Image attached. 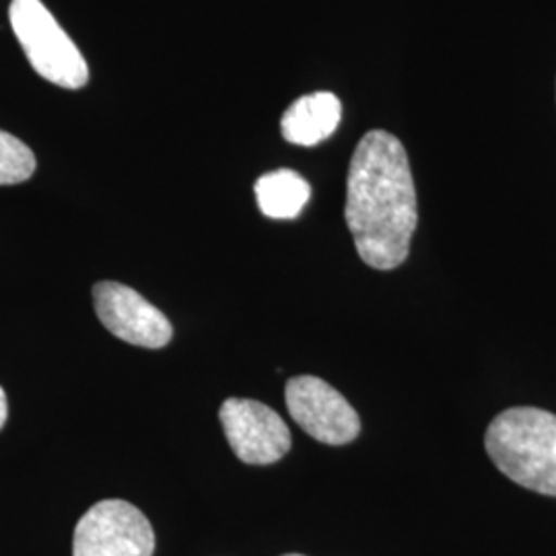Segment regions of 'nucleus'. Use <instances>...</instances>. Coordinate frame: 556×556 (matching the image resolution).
I'll use <instances>...</instances> for the list:
<instances>
[{"instance_id": "f257e3e1", "label": "nucleus", "mask_w": 556, "mask_h": 556, "mask_svg": "<svg viewBox=\"0 0 556 556\" xmlns=\"http://www.w3.org/2000/svg\"><path fill=\"white\" fill-rule=\"evenodd\" d=\"M344 219L361 260L394 270L410 254L417 231V188L404 144L386 130L358 140L346 178Z\"/></svg>"}, {"instance_id": "f03ea898", "label": "nucleus", "mask_w": 556, "mask_h": 556, "mask_svg": "<svg viewBox=\"0 0 556 556\" xmlns=\"http://www.w3.org/2000/svg\"><path fill=\"white\" fill-rule=\"evenodd\" d=\"M486 454L516 484L556 497V415L519 406L489 425Z\"/></svg>"}, {"instance_id": "7ed1b4c3", "label": "nucleus", "mask_w": 556, "mask_h": 556, "mask_svg": "<svg viewBox=\"0 0 556 556\" xmlns=\"http://www.w3.org/2000/svg\"><path fill=\"white\" fill-rule=\"evenodd\" d=\"M9 20L25 56L40 77L62 89L87 85V60L41 0H13Z\"/></svg>"}, {"instance_id": "20e7f679", "label": "nucleus", "mask_w": 556, "mask_h": 556, "mask_svg": "<svg viewBox=\"0 0 556 556\" xmlns=\"http://www.w3.org/2000/svg\"><path fill=\"white\" fill-rule=\"evenodd\" d=\"M155 532L132 503L105 498L80 517L73 556H153Z\"/></svg>"}, {"instance_id": "39448f33", "label": "nucleus", "mask_w": 556, "mask_h": 556, "mask_svg": "<svg viewBox=\"0 0 556 556\" xmlns=\"http://www.w3.org/2000/svg\"><path fill=\"white\" fill-rule=\"evenodd\" d=\"M289 415L299 427L326 445H344L358 438L361 420L349 400L314 376L289 379L285 388Z\"/></svg>"}, {"instance_id": "423d86ee", "label": "nucleus", "mask_w": 556, "mask_h": 556, "mask_svg": "<svg viewBox=\"0 0 556 556\" xmlns=\"http://www.w3.org/2000/svg\"><path fill=\"white\" fill-rule=\"evenodd\" d=\"M219 418L233 454L245 464H275L291 450L287 422L262 402L229 397L220 406Z\"/></svg>"}, {"instance_id": "0eeeda50", "label": "nucleus", "mask_w": 556, "mask_h": 556, "mask_svg": "<svg viewBox=\"0 0 556 556\" xmlns=\"http://www.w3.org/2000/svg\"><path fill=\"white\" fill-rule=\"evenodd\" d=\"M93 303L108 332L128 344L161 349L174 337V328L165 314L122 282H98L93 287Z\"/></svg>"}, {"instance_id": "6e6552de", "label": "nucleus", "mask_w": 556, "mask_h": 556, "mask_svg": "<svg viewBox=\"0 0 556 556\" xmlns=\"http://www.w3.org/2000/svg\"><path fill=\"white\" fill-rule=\"evenodd\" d=\"M342 118V105L334 93L316 91L299 98L280 119L285 140L299 147H316L330 139Z\"/></svg>"}, {"instance_id": "1a4fd4ad", "label": "nucleus", "mask_w": 556, "mask_h": 556, "mask_svg": "<svg viewBox=\"0 0 556 556\" xmlns=\"http://www.w3.org/2000/svg\"><path fill=\"white\" fill-rule=\"evenodd\" d=\"M260 211L270 219H295L312 197V188L293 169L264 174L254 186Z\"/></svg>"}, {"instance_id": "9d476101", "label": "nucleus", "mask_w": 556, "mask_h": 556, "mask_svg": "<svg viewBox=\"0 0 556 556\" xmlns=\"http://www.w3.org/2000/svg\"><path fill=\"white\" fill-rule=\"evenodd\" d=\"M36 172V155L23 140L0 130V186L23 184Z\"/></svg>"}, {"instance_id": "9b49d317", "label": "nucleus", "mask_w": 556, "mask_h": 556, "mask_svg": "<svg viewBox=\"0 0 556 556\" xmlns=\"http://www.w3.org/2000/svg\"><path fill=\"white\" fill-rule=\"evenodd\" d=\"M7 418H9V402H7V394H4V390L0 388V429L4 427Z\"/></svg>"}, {"instance_id": "f8f14e48", "label": "nucleus", "mask_w": 556, "mask_h": 556, "mask_svg": "<svg viewBox=\"0 0 556 556\" xmlns=\"http://www.w3.org/2000/svg\"><path fill=\"white\" fill-rule=\"evenodd\" d=\"M285 556H301V555H285Z\"/></svg>"}]
</instances>
